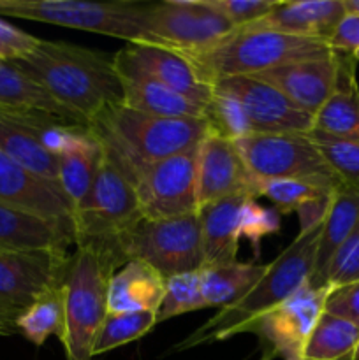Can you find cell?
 Instances as JSON below:
<instances>
[{"instance_id": "6da1fadb", "label": "cell", "mask_w": 359, "mask_h": 360, "mask_svg": "<svg viewBox=\"0 0 359 360\" xmlns=\"http://www.w3.org/2000/svg\"><path fill=\"white\" fill-rule=\"evenodd\" d=\"M14 65L88 123L123 102L115 56L63 41H42Z\"/></svg>"}, {"instance_id": "4316f807", "label": "cell", "mask_w": 359, "mask_h": 360, "mask_svg": "<svg viewBox=\"0 0 359 360\" xmlns=\"http://www.w3.org/2000/svg\"><path fill=\"white\" fill-rule=\"evenodd\" d=\"M0 111L48 112L56 118L90 127L87 120L63 108L13 62H0Z\"/></svg>"}, {"instance_id": "bcb514c9", "label": "cell", "mask_w": 359, "mask_h": 360, "mask_svg": "<svg viewBox=\"0 0 359 360\" xmlns=\"http://www.w3.org/2000/svg\"><path fill=\"white\" fill-rule=\"evenodd\" d=\"M352 56H354V60H355V62H359V48L355 49L354 53H352Z\"/></svg>"}, {"instance_id": "1f68e13d", "label": "cell", "mask_w": 359, "mask_h": 360, "mask_svg": "<svg viewBox=\"0 0 359 360\" xmlns=\"http://www.w3.org/2000/svg\"><path fill=\"white\" fill-rule=\"evenodd\" d=\"M16 330L35 347H42L53 334L60 340L63 334L62 285L25 309L16 319Z\"/></svg>"}, {"instance_id": "30bf717a", "label": "cell", "mask_w": 359, "mask_h": 360, "mask_svg": "<svg viewBox=\"0 0 359 360\" xmlns=\"http://www.w3.org/2000/svg\"><path fill=\"white\" fill-rule=\"evenodd\" d=\"M257 181L334 178L308 134H248L234 141Z\"/></svg>"}, {"instance_id": "7dc6e473", "label": "cell", "mask_w": 359, "mask_h": 360, "mask_svg": "<svg viewBox=\"0 0 359 360\" xmlns=\"http://www.w3.org/2000/svg\"><path fill=\"white\" fill-rule=\"evenodd\" d=\"M354 360H359V345H358V350H355V355H354Z\"/></svg>"}, {"instance_id": "4dcf8cb0", "label": "cell", "mask_w": 359, "mask_h": 360, "mask_svg": "<svg viewBox=\"0 0 359 360\" xmlns=\"http://www.w3.org/2000/svg\"><path fill=\"white\" fill-rule=\"evenodd\" d=\"M257 181V179H256ZM340 185L333 178H291L257 181V197H266L280 214H289L310 200L331 197Z\"/></svg>"}, {"instance_id": "c3c4849f", "label": "cell", "mask_w": 359, "mask_h": 360, "mask_svg": "<svg viewBox=\"0 0 359 360\" xmlns=\"http://www.w3.org/2000/svg\"><path fill=\"white\" fill-rule=\"evenodd\" d=\"M0 62H2V60H0Z\"/></svg>"}, {"instance_id": "f1b7e54d", "label": "cell", "mask_w": 359, "mask_h": 360, "mask_svg": "<svg viewBox=\"0 0 359 360\" xmlns=\"http://www.w3.org/2000/svg\"><path fill=\"white\" fill-rule=\"evenodd\" d=\"M0 153L21 167L58 183V157L42 144L35 134L0 120Z\"/></svg>"}, {"instance_id": "83f0119b", "label": "cell", "mask_w": 359, "mask_h": 360, "mask_svg": "<svg viewBox=\"0 0 359 360\" xmlns=\"http://www.w3.org/2000/svg\"><path fill=\"white\" fill-rule=\"evenodd\" d=\"M267 266L229 262L201 267V292L208 308H227L245 297L266 273Z\"/></svg>"}, {"instance_id": "2e32d148", "label": "cell", "mask_w": 359, "mask_h": 360, "mask_svg": "<svg viewBox=\"0 0 359 360\" xmlns=\"http://www.w3.org/2000/svg\"><path fill=\"white\" fill-rule=\"evenodd\" d=\"M115 63L141 70L201 105H208L213 97V86L203 81L189 56L175 49L155 44H127L115 55Z\"/></svg>"}, {"instance_id": "cb8c5ba5", "label": "cell", "mask_w": 359, "mask_h": 360, "mask_svg": "<svg viewBox=\"0 0 359 360\" xmlns=\"http://www.w3.org/2000/svg\"><path fill=\"white\" fill-rule=\"evenodd\" d=\"M359 227V188L348 185H338L331 199L329 211L324 218L317 246L315 266L308 285L313 288L327 287L326 276L338 250L347 243Z\"/></svg>"}, {"instance_id": "d4e9b609", "label": "cell", "mask_w": 359, "mask_h": 360, "mask_svg": "<svg viewBox=\"0 0 359 360\" xmlns=\"http://www.w3.org/2000/svg\"><path fill=\"white\" fill-rule=\"evenodd\" d=\"M165 294V278L143 260H127L109 280V313H157Z\"/></svg>"}, {"instance_id": "f546056e", "label": "cell", "mask_w": 359, "mask_h": 360, "mask_svg": "<svg viewBox=\"0 0 359 360\" xmlns=\"http://www.w3.org/2000/svg\"><path fill=\"white\" fill-rule=\"evenodd\" d=\"M358 345V326L324 311L306 341L303 360H354Z\"/></svg>"}, {"instance_id": "52a82bcc", "label": "cell", "mask_w": 359, "mask_h": 360, "mask_svg": "<svg viewBox=\"0 0 359 360\" xmlns=\"http://www.w3.org/2000/svg\"><path fill=\"white\" fill-rule=\"evenodd\" d=\"M144 4L84 2V0H0V16L21 18L74 30L94 32L123 39L127 44H146L143 16Z\"/></svg>"}, {"instance_id": "ac0fdd59", "label": "cell", "mask_w": 359, "mask_h": 360, "mask_svg": "<svg viewBox=\"0 0 359 360\" xmlns=\"http://www.w3.org/2000/svg\"><path fill=\"white\" fill-rule=\"evenodd\" d=\"M252 76L270 83L298 108L315 116L336 86L338 56L334 51L327 58L299 60Z\"/></svg>"}, {"instance_id": "8fae6325", "label": "cell", "mask_w": 359, "mask_h": 360, "mask_svg": "<svg viewBox=\"0 0 359 360\" xmlns=\"http://www.w3.org/2000/svg\"><path fill=\"white\" fill-rule=\"evenodd\" d=\"M329 292L331 287L313 288L305 285L277 308L253 320L243 334H256L263 341L266 347L264 360H303L306 341L324 313Z\"/></svg>"}, {"instance_id": "d6986e66", "label": "cell", "mask_w": 359, "mask_h": 360, "mask_svg": "<svg viewBox=\"0 0 359 360\" xmlns=\"http://www.w3.org/2000/svg\"><path fill=\"white\" fill-rule=\"evenodd\" d=\"M344 18V0H278L270 14L245 28L273 30L296 37L329 42Z\"/></svg>"}, {"instance_id": "44dd1931", "label": "cell", "mask_w": 359, "mask_h": 360, "mask_svg": "<svg viewBox=\"0 0 359 360\" xmlns=\"http://www.w3.org/2000/svg\"><path fill=\"white\" fill-rule=\"evenodd\" d=\"M256 199L250 193L241 192L225 199L204 204L197 210L203 236L204 266H220L234 262L239 248V227L245 204Z\"/></svg>"}, {"instance_id": "ffe728a7", "label": "cell", "mask_w": 359, "mask_h": 360, "mask_svg": "<svg viewBox=\"0 0 359 360\" xmlns=\"http://www.w3.org/2000/svg\"><path fill=\"white\" fill-rule=\"evenodd\" d=\"M76 245L69 218H44L0 204V250L13 252H67Z\"/></svg>"}, {"instance_id": "7c38bea8", "label": "cell", "mask_w": 359, "mask_h": 360, "mask_svg": "<svg viewBox=\"0 0 359 360\" xmlns=\"http://www.w3.org/2000/svg\"><path fill=\"white\" fill-rule=\"evenodd\" d=\"M199 146L144 167L134 179L143 218H172L197 213Z\"/></svg>"}, {"instance_id": "5b68a950", "label": "cell", "mask_w": 359, "mask_h": 360, "mask_svg": "<svg viewBox=\"0 0 359 360\" xmlns=\"http://www.w3.org/2000/svg\"><path fill=\"white\" fill-rule=\"evenodd\" d=\"M333 53L329 42L317 39L239 28L210 48L183 55L196 65L203 81L213 84L222 77L252 76L299 60L327 58Z\"/></svg>"}, {"instance_id": "9a60e30c", "label": "cell", "mask_w": 359, "mask_h": 360, "mask_svg": "<svg viewBox=\"0 0 359 360\" xmlns=\"http://www.w3.org/2000/svg\"><path fill=\"white\" fill-rule=\"evenodd\" d=\"M241 192L257 199V181L238 146L234 141L208 130L197 157V202L204 206Z\"/></svg>"}, {"instance_id": "8d00e7d4", "label": "cell", "mask_w": 359, "mask_h": 360, "mask_svg": "<svg viewBox=\"0 0 359 360\" xmlns=\"http://www.w3.org/2000/svg\"><path fill=\"white\" fill-rule=\"evenodd\" d=\"M355 281H359V227L338 250L326 276V285L331 288L344 287Z\"/></svg>"}, {"instance_id": "7a4b0ae2", "label": "cell", "mask_w": 359, "mask_h": 360, "mask_svg": "<svg viewBox=\"0 0 359 360\" xmlns=\"http://www.w3.org/2000/svg\"><path fill=\"white\" fill-rule=\"evenodd\" d=\"M90 130L134 181L148 165L199 146L210 125L206 118H164L120 104L102 111Z\"/></svg>"}, {"instance_id": "f6af8a7d", "label": "cell", "mask_w": 359, "mask_h": 360, "mask_svg": "<svg viewBox=\"0 0 359 360\" xmlns=\"http://www.w3.org/2000/svg\"><path fill=\"white\" fill-rule=\"evenodd\" d=\"M345 16H359V0H344Z\"/></svg>"}, {"instance_id": "e575fe53", "label": "cell", "mask_w": 359, "mask_h": 360, "mask_svg": "<svg viewBox=\"0 0 359 360\" xmlns=\"http://www.w3.org/2000/svg\"><path fill=\"white\" fill-rule=\"evenodd\" d=\"M208 308L201 292L199 271L182 273L165 280V294L155 313L157 323L171 320L185 313L199 311Z\"/></svg>"}, {"instance_id": "e0dca14e", "label": "cell", "mask_w": 359, "mask_h": 360, "mask_svg": "<svg viewBox=\"0 0 359 360\" xmlns=\"http://www.w3.org/2000/svg\"><path fill=\"white\" fill-rule=\"evenodd\" d=\"M0 204L44 218L73 220L74 206L60 183L49 181L0 153Z\"/></svg>"}, {"instance_id": "b9f144b4", "label": "cell", "mask_w": 359, "mask_h": 360, "mask_svg": "<svg viewBox=\"0 0 359 360\" xmlns=\"http://www.w3.org/2000/svg\"><path fill=\"white\" fill-rule=\"evenodd\" d=\"M329 46L333 51L352 55L359 48V16H345L336 34L329 41Z\"/></svg>"}, {"instance_id": "836d02e7", "label": "cell", "mask_w": 359, "mask_h": 360, "mask_svg": "<svg viewBox=\"0 0 359 360\" xmlns=\"http://www.w3.org/2000/svg\"><path fill=\"white\" fill-rule=\"evenodd\" d=\"M308 137L341 185L359 188V144L312 129Z\"/></svg>"}, {"instance_id": "d590c367", "label": "cell", "mask_w": 359, "mask_h": 360, "mask_svg": "<svg viewBox=\"0 0 359 360\" xmlns=\"http://www.w3.org/2000/svg\"><path fill=\"white\" fill-rule=\"evenodd\" d=\"M210 132L218 134L222 137L236 141L252 134L250 123L246 120L241 104L232 97L213 91V97L206 105V115Z\"/></svg>"}, {"instance_id": "3957f363", "label": "cell", "mask_w": 359, "mask_h": 360, "mask_svg": "<svg viewBox=\"0 0 359 360\" xmlns=\"http://www.w3.org/2000/svg\"><path fill=\"white\" fill-rule=\"evenodd\" d=\"M320 231L322 225L308 232H299L298 238L273 262L267 264L264 276L245 297L215 313L172 350L185 352L201 345H211L215 341H224L234 338L236 334H243L253 320L266 315L285 299L294 295L299 288L308 285L315 266Z\"/></svg>"}, {"instance_id": "4fadbf2b", "label": "cell", "mask_w": 359, "mask_h": 360, "mask_svg": "<svg viewBox=\"0 0 359 360\" xmlns=\"http://www.w3.org/2000/svg\"><path fill=\"white\" fill-rule=\"evenodd\" d=\"M67 252H13L0 250V306L14 319L35 301L60 287Z\"/></svg>"}, {"instance_id": "ee69618b", "label": "cell", "mask_w": 359, "mask_h": 360, "mask_svg": "<svg viewBox=\"0 0 359 360\" xmlns=\"http://www.w3.org/2000/svg\"><path fill=\"white\" fill-rule=\"evenodd\" d=\"M14 334H18L16 319H14L7 309H4L2 306H0V336L9 338L14 336Z\"/></svg>"}, {"instance_id": "f35d334b", "label": "cell", "mask_w": 359, "mask_h": 360, "mask_svg": "<svg viewBox=\"0 0 359 360\" xmlns=\"http://www.w3.org/2000/svg\"><path fill=\"white\" fill-rule=\"evenodd\" d=\"M278 231H280V213L277 210L259 206L256 199H250L245 204L241 214V227H239L241 238L243 236L248 238V241H252L257 248L264 236Z\"/></svg>"}, {"instance_id": "9c48e42d", "label": "cell", "mask_w": 359, "mask_h": 360, "mask_svg": "<svg viewBox=\"0 0 359 360\" xmlns=\"http://www.w3.org/2000/svg\"><path fill=\"white\" fill-rule=\"evenodd\" d=\"M146 44L162 46L180 53H194L217 44L236 30L210 0H164L144 4L143 16Z\"/></svg>"}, {"instance_id": "60d3db41", "label": "cell", "mask_w": 359, "mask_h": 360, "mask_svg": "<svg viewBox=\"0 0 359 360\" xmlns=\"http://www.w3.org/2000/svg\"><path fill=\"white\" fill-rule=\"evenodd\" d=\"M324 311L348 320L359 327V281L331 288Z\"/></svg>"}, {"instance_id": "5bb4252c", "label": "cell", "mask_w": 359, "mask_h": 360, "mask_svg": "<svg viewBox=\"0 0 359 360\" xmlns=\"http://www.w3.org/2000/svg\"><path fill=\"white\" fill-rule=\"evenodd\" d=\"M211 86L241 104L252 134H308L313 129V116L266 81L231 76L217 79Z\"/></svg>"}, {"instance_id": "277c9868", "label": "cell", "mask_w": 359, "mask_h": 360, "mask_svg": "<svg viewBox=\"0 0 359 360\" xmlns=\"http://www.w3.org/2000/svg\"><path fill=\"white\" fill-rule=\"evenodd\" d=\"M123 266L115 241L77 243L62 280L65 360H94V345L108 316V288Z\"/></svg>"}, {"instance_id": "ab89813d", "label": "cell", "mask_w": 359, "mask_h": 360, "mask_svg": "<svg viewBox=\"0 0 359 360\" xmlns=\"http://www.w3.org/2000/svg\"><path fill=\"white\" fill-rule=\"evenodd\" d=\"M41 39L20 30L14 25L0 18V60L14 62L30 55L39 46Z\"/></svg>"}, {"instance_id": "8992f818", "label": "cell", "mask_w": 359, "mask_h": 360, "mask_svg": "<svg viewBox=\"0 0 359 360\" xmlns=\"http://www.w3.org/2000/svg\"><path fill=\"white\" fill-rule=\"evenodd\" d=\"M123 264L143 260L162 276L199 271L204 266L203 236L197 213L172 218H139L115 239Z\"/></svg>"}, {"instance_id": "484cf974", "label": "cell", "mask_w": 359, "mask_h": 360, "mask_svg": "<svg viewBox=\"0 0 359 360\" xmlns=\"http://www.w3.org/2000/svg\"><path fill=\"white\" fill-rule=\"evenodd\" d=\"M104 146L101 141L87 132H70L58 151V183L70 199L73 206L83 200L94 185L104 160Z\"/></svg>"}, {"instance_id": "ba28073f", "label": "cell", "mask_w": 359, "mask_h": 360, "mask_svg": "<svg viewBox=\"0 0 359 360\" xmlns=\"http://www.w3.org/2000/svg\"><path fill=\"white\" fill-rule=\"evenodd\" d=\"M139 218L143 214L132 178L106 153L94 185L74 207L76 245L115 241Z\"/></svg>"}, {"instance_id": "d6a6232c", "label": "cell", "mask_w": 359, "mask_h": 360, "mask_svg": "<svg viewBox=\"0 0 359 360\" xmlns=\"http://www.w3.org/2000/svg\"><path fill=\"white\" fill-rule=\"evenodd\" d=\"M157 326L153 311L108 313L94 345V357L141 340Z\"/></svg>"}, {"instance_id": "7402d4cb", "label": "cell", "mask_w": 359, "mask_h": 360, "mask_svg": "<svg viewBox=\"0 0 359 360\" xmlns=\"http://www.w3.org/2000/svg\"><path fill=\"white\" fill-rule=\"evenodd\" d=\"M116 70L122 79V104L125 108L164 118H204L206 115V105L176 94L175 90L164 86L141 70L123 65H116Z\"/></svg>"}, {"instance_id": "7bdbcfd3", "label": "cell", "mask_w": 359, "mask_h": 360, "mask_svg": "<svg viewBox=\"0 0 359 360\" xmlns=\"http://www.w3.org/2000/svg\"><path fill=\"white\" fill-rule=\"evenodd\" d=\"M331 199H333V195L326 197V199L310 200V202L301 204L296 210V213L299 217V225H301L299 232H308L324 224V218H326L327 211H329Z\"/></svg>"}, {"instance_id": "74e56055", "label": "cell", "mask_w": 359, "mask_h": 360, "mask_svg": "<svg viewBox=\"0 0 359 360\" xmlns=\"http://www.w3.org/2000/svg\"><path fill=\"white\" fill-rule=\"evenodd\" d=\"M277 2L278 0H210L211 6L224 14L236 30L263 20Z\"/></svg>"}, {"instance_id": "603a6c76", "label": "cell", "mask_w": 359, "mask_h": 360, "mask_svg": "<svg viewBox=\"0 0 359 360\" xmlns=\"http://www.w3.org/2000/svg\"><path fill=\"white\" fill-rule=\"evenodd\" d=\"M338 77L331 97L313 116V129L359 144V84L355 60L348 53L336 51Z\"/></svg>"}]
</instances>
